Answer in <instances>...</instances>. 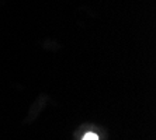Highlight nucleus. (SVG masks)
<instances>
[{"label": "nucleus", "instance_id": "1", "mask_svg": "<svg viewBox=\"0 0 156 140\" xmlns=\"http://www.w3.org/2000/svg\"><path fill=\"white\" fill-rule=\"evenodd\" d=\"M82 140H98V136L96 135L94 132H87Z\"/></svg>", "mask_w": 156, "mask_h": 140}]
</instances>
